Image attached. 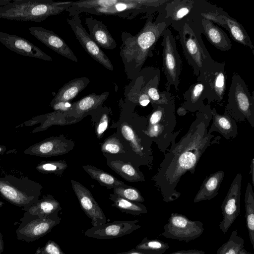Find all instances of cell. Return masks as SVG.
Instances as JSON below:
<instances>
[{"label": "cell", "instance_id": "cell-1", "mask_svg": "<svg viewBox=\"0 0 254 254\" xmlns=\"http://www.w3.org/2000/svg\"><path fill=\"white\" fill-rule=\"evenodd\" d=\"M212 120L211 108L207 104L196 112L195 118L188 132L178 142L174 138L156 174L152 178L166 202L181 195L176 187L183 176L193 174L201 156L210 146L219 144L221 137L208 132Z\"/></svg>", "mask_w": 254, "mask_h": 254}, {"label": "cell", "instance_id": "cell-2", "mask_svg": "<svg viewBox=\"0 0 254 254\" xmlns=\"http://www.w3.org/2000/svg\"><path fill=\"white\" fill-rule=\"evenodd\" d=\"M144 18L146 22L137 34L126 31L121 34L120 55L127 79L131 81L138 76L148 57L153 56L158 40L170 26L159 13L154 20L153 15Z\"/></svg>", "mask_w": 254, "mask_h": 254}, {"label": "cell", "instance_id": "cell-3", "mask_svg": "<svg viewBox=\"0 0 254 254\" xmlns=\"http://www.w3.org/2000/svg\"><path fill=\"white\" fill-rule=\"evenodd\" d=\"M168 0H85L70 1L65 9L70 16L82 12L98 16H116L131 20L139 14L145 17L161 11Z\"/></svg>", "mask_w": 254, "mask_h": 254}, {"label": "cell", "instance_id": "cell-4", "mask_svg": "<svg viewBox=\"0 0 254 254\" xmlns=\"http://www.w3.org/2000/svg\"><path fill=\"white\" fill-rule=\"evenodd\" d=\"M69 1L52 0H13L0 6V18L40 22L68 8Z\"/></svg>", "mask_w": 254, "mask_h": 254}, {"label": "cell", "instance_id": "cell-5", "mask_svg": "<svg viewBox=\"0 0 254 254\" xmlns=\"http://www.w3.org/2000/svg\"><path fill=\"white\" fill-rule=\"evenodd\" d=\"M153 109L147 118L145 133L165 154L172 140L176 138L180 130L174 132L176 125L174 98L168 103L152 105Z\"/></svg>", "mask_w": 254, "mask_h": 254}, {"label": "cell", "instance_id": "cell-6", "mask_svg": "<svg viewBox=\"0 0 254 254\" xmlns=\"http://www.w3.org/2000/svg\"><path fill=\"white\" fill-rule=\"evenodd\" d=\"M177 31L184 56L197 77L215 62L204 44L200 28L196 22L187 18Z\"/></svg>", "mask_w": 254, "mask_h": 254}, {"label": "cell", "instance_id": "cell-7", "mask_svg": "<svg viewBox=\"0 0 254 254\" xmlns=\"http://www.w3.org/2000/svg\"><path fill=\"white\" fill-rule=\"evenodd\" d=\"M190 15L205 18L224 28L233 40L249 48L254 55V46L244 26L222 8L204 0H195Z\"/></svg>", "mask_w": 254, "mask_h": 254}, {"label": "cell", "instance_id": "cell-8", "mask_svg": "<svg viewBox=\"0 0 254 254\" xmlns=\"http://www.w3.org/2000/svg\"><path fill=\"white\" fill-rule=\"evenodd\" d=\"M224 113L236 122L247 121L254 127V92L251 94L244 79L236 72H233L232 76Z\"/></svg>", "mask_w": 254, "mask_h": 254}, {"label": "cell", "instance_id": "cell-9", "mask_svg": "<svg viewBox=\"0 0 254 254\" xmlns=\"http://www.w3.org/2000/svg\"><path fill=\"white\" fill-rule=\"evenodd\" d=\"M41 186L27 179L13 176L0 178V193L7 201L23 208L30 206L39 200Z\"/></svg>", "mask_w": 254, "mask_h": 254}, {"label": "cell", "instance_id": "cell-10", "mask_svg": "<svg viewBox=\"0 0 254 254\" xmlns=\"http://www.w3.org/2000/svg\"><path fill=\"white\" fill-rule=\"evenodd\" d=\"M163 70L166 79V91L169 92L173 86L178 91L182 70V60L178 52L175 39L168 28L162 35Z\"/></svg>", "mask_w": 254, "mask_h": 254}, {"label": "cell", "instance_id": "cell-11", "mask_svg": "<svg viewBox=\"0 0 254 254\" xmlns=\"http://www.w3.org/2000/svg\"><path fill=\"white\" fill-rule=\"evenodd\" d=\"M225 62H215L197 77L204 85L207 104L222 106L226 89L227 75Z\"/></svg>", "mask_w": 254, "mask_h": 254}, {"label": "cell", "instance_id": "cell-12", "mask_svg": "<svg viewBox=\"0 0 254 254\" xmlns=\"http://www.w3.org/2000/svg\"><path fill=\"white\" fill-rule=\"evenodd\" d=\"M203 232L202 222L190 220L184 215L173 212L164 225L161 236L188 243L199 237Z\"/></svg>", "mask_w": 254, "mask_h": 254}, {"label": "cell", "instance_id": "cell-13", "mask_svg": "<svg viewBox=\"0 0 254 254\" xmlns=\"http://www.w3.org/2000/svg\"><path fill=\"white\" fill-rule=\"evenodd\" d=\"M61 219L56 217H37L24 216L16 230V238L26 242H32L50 233L59 224Z\"/></svg>", "mask_w": 254, "mask_h": 254}, {"label": "cell", "instance_id": "cell-14", "mask_svg": "<svg viewBox=\"0 0 254 254\" xmlns=\"http://www.w3.org/2000/svg\"><path fill=\"white\" fill-rule=\"evenodd\" d=\"M67 22L85 52L104 67L109 70L113 71L114 66L110 60L92 40L83 27L79 15H74L69 18H67Z\"/></svg>", "mask_w": 254, "mask_h": 254}, {"label": "cell", "instance_id": "cell-15", "mask_svg": "<svg viewBox=\"0 0 254 254\" xmlns=\"http://www.w3.org/2000/svg\"><path fill=\"white\" fill-rule=\"evenodd\" d=\"M242 181V175L241 173H238L221 204L223 219L219 223V227L223 233L228 231L239 215Z\"/></svg>", "mask_w": 254, "mask_h": 254}, {"label": "cell", "instance_id": "cell-16", "mask_svg": "<svg viewBox=\"0 0 254 254\" xmlns=\"http://www.w3.org/2000/svg\"><path fill=\"white\" fill-rule=\"evenodd\" d=\"M139 74L142 77V89L149 97L151 105L166 104L174 98L169 92L159 91L160 71L158 68L145 67Z\"/></svg>", "mask_w": 254, "mask_h": 254}, {"label": "cell", "instance_id": "cell-17", "mask_svg": "<svg viewBox=\"0 0 254 254\" xmlns=\"http://www.w3.org/2000/svg\"><path fill=\"white\" fill-rule=\"evenodd\" d=\"M138 220L115 221L92 227L84 232V235L97 239H111L129 234L141 227Z\"/></svg>", "mask_w": 254, "mask_h": 254}, {"label": "cell", "instance_id": "cell-18", "mask_svg": "<svg viewBox=\"0 0 254 254\" xmlns=\"http://www.w3.org/2000/svg\"><path fill=\"white\" fill-rule=\"evenodd\" d=\"M71 184L81 209L91 220L93 227L106 223V218L104 212L89 190L74 180H71Z\"/></svg>", "mask_w": 254, "mask_h": 254}, {"label": "cell", "instance_id": "cell-19", "mask_svg": "<svg viewBox=\"0 0 254 254\" xmlns=\"http://www.w3.org/2000/svg\"><path fill=\"white\" fill-rule=\"evenodd\" d=\"M195 1V0H168L158 13L177 31L190 14Z\"/></svg>", "mask_w": 254, "mask_h": 254}, {"label": "cell", "instance_id": "cell-20", "mask_svg": "<svg viewBox=\"0 0 254 254\" xmlns=\"http://www.w3.org/2000/svg\"><path fill=\"white\" fill-rule=\"evenodd\" d=\"M0 42L7 49L21 55L47 61L53 60L36 45L20 36L0 32Z\"/></svg>", "mask_w": 254, "mask_h": 254}, {"label": "cell", "instance_id": "cell-21", "mask_svg": "<svg viewBox=\"0 0 254 254\" xmlns=\"http://www.w3.org/2000/svg\"><path fill=\"white\" fill-rule=\"evenodd\" d=\"M28 30L34 37L54 51L72 61L77 62V58L70 47L53 31L42 27H30Z\"/></svg>", "mask_w": 254, "mask_h": 254}, {"label": "cell", "instance_id": "cell-22", "mask_svg": "<svg viewBox=\"0 0 254 254\" xmlns=\"http://www.w3.org/2000/svg\"><path fill=\"white\" fill-rule=\"evenodd\" d=\"M109 95L108 91L101 94L91 93L71 104L70 109L64 112L68 118L80 121L91 115L102 107Z\"/></svg>", "mask_w": 254, "mask_h": 254}, {"label": "cell", "instance_id": "cell-23", "mask_svg": "<svg viewBox=\"0 0 254 254\" xmlns=\"http://www.w3.org/2000/svg\"><path fill=\"white\" fill-rule=\"evenodd\" d=\"M188 18L193 20L199 26L208 42L216 49L226 52L232 48V43L228 36L218 25L205 18L190 15Z\"/></svg>", "mask_w": 254, "mask_h": 254}, {"label": "cell", "instance_id": "cell-24", "mask_svg": "<svg viewBox=\"0 0 254 254\" xmlns=\"http://www.w3.org/2000/svg\"><path fill=\"white\" fill-rule=\"evenodd\" d=\"M85 22L89 30L90 37L99 47L107 50H114L116 48V41L102 21L87 17Z\"/></svg>", "mask_w": 254, "mask_h": 254}, {"label": "cell", "instance_id": "cell-25", "mask_svg": "<svg viewBox=\"0 0 254 254\" xmlns=\"http://www.w3.org/2000/svg\"><path fill=\"white\" fill-rule=\"evenodd\" d=\"M212 123L208 129V132H217L226 139L234 138L238 134L236 122L229 115L224 113H217L216 109H211Z\"/></svg>", "mask_w": 254, "mask_h": 254}, {"label": "cell", "instance_id": "cell-26", "mask_svg": "<svg viewBox=\"0 0 254 254\" xmlns=\"http://www.w3.org/2000/svg\"><path fill=\"white\" fill-rule=\"evenodd\" d=\"M62 208L59 202L52 196L48 195L39 199L33 205L22 208L26 212L24 216L56 217Z\"/></svg>", "mask_w": 254, "mask_h": 254}, {"label": "cell", "instance_id": "cell-27", "mask_svg": "<svg viewBox=\"0 0 254 254\" xmlns=\"http://www.w3.org/2000/svg\"><path fill=\"white\" fill-rule=\"evenodd\" d=\"M184 101L180 106L187 112H195L204 105L206 93L203 83L199 80L192 85L183 94Z\"/></svg>", "mask_w": 254, "mask_h": 254}, {"label": "cell", "instance_id": "cell-28", "mask_svg": "<svg viewBox=\"0 0 254 254\" xmlns=\"http://www.w3.org/2000/svg\"><path fill=\"white\" fill-rule=\"evenodd\" d=\"M74 146V141L61 135L43 142L38 146V151L45 156H58L67 153L73 149Z\"/></svg>", "mask_w": 254, "mask_h": 254}, {"label": "cell", "instance_id": "cell-29", "mask_svg": "<svg viewBox=\"0 0 254 254\" xmlns=\"http://www.w3.org/2000/svg\"><path fill=\"white\" fill-rule=\"evenodd\" d=\"M224 177V172L220 170L206 177L196 193L193 202L202 200H209L216 197L218 194L220 185Z\"/></svg>", "mask_w": 254, "mask_h": 254}, {"label": "cell", "instance_id": "cell-30", "mask_svg": "<svg viewBox=\"0 0 254 254\" xmlns=\"http://www.w3.org/2000/svg\"><path fill=\"white\" fill-rule=\"evenodd\" d=\"M90 83L86 77L73 79L64 85L51 102V106L61 102H68L84 89Z\"/></svg>", "mask_w": 254, "mask_h": 254}, {"label": "cell", "instance_id": "cell-31", "mask_svg": "<svg viewBox=\"0 0 254 254\" xmlns=\"http://www.w3.org/2000/svg\"><path fill=\"white\" fill-rule=\"evenodd\" d=\"M142 77L140 74L131 80L125 88V101L135 105L146 106L150 100L142 89Z\"/></svg>", "mask_w": 254, "mask_h": 254}, {"label": "cell", "instance_id": "cell-32", "mask_svg": "<svg viewBox=\"0 0 254 254\" xmlns=\"http://www.w3.org/2000/svg\"><path fill=\"white\" fill-rule=\"evenodd\" d=\"M82 168L93 179L108 189H114L118 187H126L123 182L117 179L112 175L90 165L82 166Z\"/></svg>", "mask_w": 254, "mask_h": 254}, {"label": "cell", "instance_id": "cell-33", "mask_svg": "<svg viewBox=\"0 0 254 254\" xmlns=\"http://www.w3.org/2000/svg\"><path fill=\"white\" fill-rule=\"evenodd\" d=\"M109 166L122 178L129 182L144 181L143 173L130 163L121 160L111 161Z\"/></svg>", "mask_w": 254, "mask_h": 254}, {"label": "cell", "instance_id": "cell-34", "mask_svg": "<svg viewBox=\"0 0 254 254\" xmlns=\"http://www.w3.org/2000/svg\"><path fill=\"white\" fill-rule=\"evenodd\" d=\"M245 219L250 242L254 249V192L252 186L248 183L245 194Z\"/></svg>", "mask_w": 254, "mask_h": 254}, {"label": "cell", "instance_id": "cell-35", "mask_svg": "<svg viewBox=\"0 0 254 254\" xmlns=\"http://www.w3.org/2000/svg\"><path fill=\"white\" fill-rule=\"evenodd\" d=\"M109 198L114 206L123 212L138 216L147 212L146 206L141 203L126 199L115 194H110Z\"/></svg>", "mask_w": 254, "mask_h": 254}, {"label": "cell", "instance_id": "cell-36", "mask_svg": "<svg viewBox=\"0 0 254 254\" xmlns=\"http://www.w3.org/2000/svg\"><path fill=\"white\" fill-rule=\"evenodd\" d=\"M244 247V240L238 234V230H234L228 240L217 250L216 254H239Z\"/></svg>", "mask_w": 254, "mask_h": 254}, {"label": "cell", "instance_id": "cell-37", "mask_svg": "<svg viewBox=\"0 0 254 254\" xmlns=\"http://www.w3.org/2000/svg\"><path fill=\"white\" fill-rule=\"evenodd\" d=\"M111 109L107 107H102L91 115L94 119L95 123V132L98 138L102 137L107 129L110 122L109 115Z\"/></svg>", "mask_w": 254, "mask_h": 254}, {"label": "cell", "instance_id": "cell-38", "mask_svg": "<svg viewBox=\"0 0 254 254\" xmlns=\"http://www.w3.org/2000/svg\"><path fill=\"white\" fill-rule=\"evenodd\" d=\"M170 248L169 245L158 239H149L144 238L134 249L147 250L163 254Z\"/></svg>", "mask_w": 254, "mask_h": 254}, {"label": "cell", "instance_id": "cell-39", "mask_svg": "<svg viewBox=\"0 0 254 254\" xmlns=\"http://www.w3.org/2000/svg\"><path fill=\"white\" fill-rule=\"evenodd\" d=\"M113 191L114 194L130 201L139 203L144 201V198L137 189L127 185L115 188Z\"/></svg>", "mask_w": 254, "mask_h": 254}, {"label": "cell", "instance_id": "cell-40", "mask_svg": "<svg viewBox=\"0 0 254 254\" xmlns=\"http://www.w3.org/2000/svg\"><path fill=\"white\" fill-rule=\"evenodd\" d=\"M101 150L103 153L113 154L122 153L124 152L121 141L118 136H111L107 138L102 143Z\"/></svg>", "mask_w": 254, "mask_h": 254}, {"label": "cell", "instance_id": "cell-41", "mask_svg": "<svg viewBox=\"0 0 254 254\" xmlns=\"http://www.w3.org/2000/svg\"><path fill=\"white\" fill-rule=\"evenodd\" d=\"M67 167L65 161H58L46 163L42 165L41 169L47 172H52L60 176Z\"/></svg>", "mask_w": 254, "mask_h": 254}, {"label": "cell", "instance_id": "cell-42", "mask_svg": "<svg viewBox=\"0 0 254 254\" xmlns=\"http://www.w3.org/2000/svg\"><path fill=\"white\" fill-rule=\"evenodd\" d=\"M35 254H65L55 242L49 240L42 247H38Z\"/></svg>", "mask_w": 254, "mask_h": 254}, {"label": "cell", "instance_id": "cell-43", "mask_svg": "<svg viewBox=\"0 0 254 254\" xmlns=\"http://www.w3.org/2000/svg\"><path fill=\"white\" fill-rule=\"evenodd\" d=\"M51 106L56 111L66 112L70 109L71 104L68 102H61L57 103Z\"/></svg>", "mask_w": 254, "mask_h": 254}, {"label": "cell", "instance_id": "cell-44", "mask_svg": "<svg viewBox=\"0 0 254 254\" xmlns=\"http://www.w3.org/2000/svg\"><path fill=\"white\" fill-rule=\"evenodd\" d=\"M116 254H160L159 253L147 251V250H137L135 249H132L129 251L126 252H123L121 253H118Z\"/></svg>", "mask_w": 254, "mask_h": 254}, {"label": "cell", "instance_id": "cell-45", "mask_svg": "<svg viewBox=\"0 0 254 254\" xmlns=\"http://www.w3.org/2000/svg\"><path fill=\"white\" fill-rule=\"evenodd\" d=\"M170 254H205V252L202 250L190 249L188 250H181L173 252Z\"/></svg>", "mask_w": 254, "mask_h": 254}, {"label": "cell", "instance_id": "cell-46", "mask_svg": "<svg viewBox=\"0 0 254 254\" xmlns=\"http://www.w3.org/2000/svg\"><path fill=\"white\" fill-rule=\"evenodd\" d=\"M250 168V174L251 176L252 184L254 186V158L252 159Z\"/></svg>", "mask_w": 254, "mask_h": 254}, {"label": "cell", "instance_id": "cell-47", "mask_svg": "<svg viewBox=\"0 0 254 254\" xmlns=\"http://www.w3.org/2000/svg\"><path fill=\"white\" fill-rule=\"evenodd\" d=\"M4 250V242L2 238V235L0 232V254H1Z\"/></svg>", "mask_w": 254, "mask_h": 254}, {"label": "cell", "instance_id": "cell-48", "mask_svg": "<svg viewBox=\"0 0 254 254\" xmlns=\"http://www.w3.org/2000/svg\"><path fill=\"white\" fill-rule=\"evenodd\" d=\"M9 0H0V6L6 5L10 2Z\"/></svg>", "mask_w": 254, "mask_h": 254}, {"label": "cell", "instance_id": "cell-49", "mask_svg": "<svg viewBox=\"0 0 254 254\" xmlns=\"http://www.w3.org/2000/svg\"><path fill=\"white\" fill-rule=\"evenodd\" d=\"M239 254H253L252 253L249 252L245 249L243 248L241 250Z\"/></svg>", "mask_w": 254, "mask_h": 254}, {"label": "cell", "instance_id": "cell-50", "mask_svg": "<svg viewBox=\"0 0 254 254\" xmlns=\"http://www.w3.org/2000/svg\"><path fill=\"white\" fill-rule=\"evenodd\" d=\"M2 205V203L0 201V207Z\"/></svg>", "mask_w": 254, "mask_h": 254}, {"label": "cell", "instance_id": "cell-51", "mask_svg": "<svg viewBox=\"0 0 254 254\" xmlns=\"http://www.w3.org/2000/svg\"><path fill=\"white\" fill-rule=\"evenodd\" d=\"M0 150H1V148H0Z\"/></svg>", "mask_w": 254, "mask_h": 254}]
</instances>
